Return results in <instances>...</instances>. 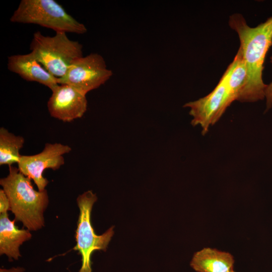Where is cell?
<instances>
[{
    "label": "cell",
    "instance_id": "cell-1",
    "mask_svg": "<svg viewBox=\"0 0 272 272\" xmlns=\"http://www.w3.org/2000/svg\"><path fill=\"white\" fill-rule=\"evenodd\" d=\"M230 27L235 31L247 69V77L238 101L253 102L263 100L267 87L262 80L263 63L272 45V16L255 27L249 26L240 14L230 16Z\"/></svg>",
    "mask_w": 272,
    "mask_h": 272
},
{
    "label": "cell",
    "instance_id": "cell-2",
    "mask_svg": "<svg viewBox=\"0 0 272 272\" xmlns=\"http://www.w3.org/2000/svg\"><path fill=\"white\" fill-rule=\"evenodd\" d=\"M9 167V174L1 179L0 184L9 198L10 211L15 220L29 231L40 229L44 225L43 213L49 202L47 190H35L30 178L18 168Z\"/></svg>",
    "mask_w": 272,
    "mask_h": 272
},
{
    "label": "cell",
    "instance_id": "cell-3",
    "mask_svg": "<svg viewBox=\"0 0 272 272\" xmlns=\"http://www.w3.org/2000/svg\"><path fill=\"white\" fill-rule=\"evenodd\" d=\"M10 20L13 23L33 24L55 32L83 34L86 26L66 12L55 0H21Z\"/></svg>",
    "mask_w": 272,
    "mask_h": 272
},
{
    "label": "cell",
    "instance_id": "cell-4",
    "mask_svg": "<svg viewBox=\"0 0 272 272\" xmlns=\"http://www.w3.org/2000/svg\"><path fill=\"white\" fill-rule=\"evenodd\" d=\"M31 52L53 76L62 77L77 59L83 56V46L71 40L66 33L57 32L53 36L35 32L30 46Z\"/></svg>",
    "mask_w": 272,
    "mask_h": 272
},
{
    "label": "cell",
    "instance_id": "cell-5",
    "mask_svg": "<svg viewBox=\"0 0 272 272\" xmlns=\"http://www.w3.org/2000/svg\"><path fill=\"white\" fill-rule=\"evenodd\" d=\"M97 197L92 190L79 195L77 202L79 215L76 231V245L74 249L81 255L82 264L79 272H92L91 256L96 250L106 251L114 232L112 226L101 235H97L92 227L91 215Z\"/></svg>",
    "mask_w": 272,
    "mask_h": 272
},
{
    "label": "cell",
    "instance_id": "cell-6",
    "mask_svg": "<svg viewBox=\"0 0 272 272\" xmlns=\"http://www.w3.org/2000/svg\"><path fill=\"white\" fill-rule=\"evenodd\" d=\"M235 100L236 97L228 83V73L226 70L215 89L208 95L194 101L186 103L184 106L190 108L189 114L193 117L192 125H200L202 133L205 134L211 125L216 123L226 109Z\"/></svg>",
    "mask_w": 272,
    "mask_h": 272
},
{
    "label": "cell",
    "instance_id": "cell-7",
    "mask_svg": "<svg viewBox=\"0 0 272 272\" xmlns=\"http://www.w3.org/2000/svg\"><path fill=\"white\" fill-rule=\"evenodd\" d=\"M112 76L104 58L94 53L75 60L65 74L57 78V81L58 84L70 85L87 94L104 84Z\"/></svg>",
    "mask_w": 272,
    "mask_h": 272
},
{
    "label": "cell",
    "instance_id": "cell-8",
    "mask_svg": "<svg viewBox=\"0 0 272 272\" xmlns=\"http://www.w3.org/2000/svg\"><path fill=\"white\" fill-rule=\"evenodd\" d=\"M71 148L60 143H46L43 150L33 155H21L18 164L19 171L32 179L38 190L43 191L48 183L43 176L47 169H58L64 163V154L70 153Z\"/></svg>",
    "mask_w": 272,
    "mask_h": 272
},
{
    "label": "cell",
    "instance_id": "cell-9",
    "mask_svg": "<svg viewBox=\"0 0 272 272\" xmlns=\"http://www.w3.org/2000/svg\"><path fill=\"white\" fill-rule=\"evenodd\" d=\"M47 102L51 116L64 122L82 117L87 109L86 94L67 85L58 84Z\"/></svg>",
    "mask_w": 272,
    "mask_h": 272
},
{
    "label": "cell",
    "instance_id": "cell-10",
    "mask_svg": "<svg viewBox=\"0 0 272 272\" xmlns=\"http://www.w3.org/2000/svg\"><path fill=\"white\" fill-rule=\"evenodd\" d=\"M8 69L24 80L43 85L51 91L58 85L57 78L51 74L32 52L8 57Z\"/></svg>",
    "mask_w": 272,
    "mask_h": 272
},
{
    "label": "cell",
    "instance_id": "cell-11",
    "mask_svg": "<svg viewBox=\"0 0 272 272\" xmlns=\"http://www.w3.org/2000/svg\"><path fill=\"white\" fill-rule=\"evenodd\" d=\"M15 221L9 219L8 213L0 214V254L6 255L9 260L19 259L20 246L32 237L29 230L18 228Z\"/></svg>",
    "mask_w": 272,
    "mask_h": 272
},
{
    "label": "cell",
    "instance_id": "cell-12",
    "mask_svg": "<svg viewBox=\"0 0 272 272\" xmlns=\"http://www.w3.org/2000/svg\"><path fill=\"white\" fill-rule=\"evenodd\" d=\"M234 264L230 253L207 247L194 254L190 265L196 272H228L233 270Z\"/></svg>",
    "mask_w": 272,
    "mask_h": 272
},
{
    "label": "cell",
    "instance_id": "cell-13",
    "mask_svg": "<svg viewBox=\"0 0 272 272\" xmlns=\"http://www.w3.org/2000/svg\"><path fill=\"white\" fill-rule=\"evenodd\" d=\"M23 137L16 135L4 127L0 128V165L9 166L18 163L21 156L20 150L24 144Z\"/></svg>",
    "mask_w": 272,
    "mask_h": 272
},
{
    "label": "cell",
    "instance_id": "cell-14",
    "mask_svg": "<svg viewBox=\"0 0 272 272\" xmlns=\"http://www.w3.org/2000/svg\"><path fill=\"white\" fill-rule=\"evenodd\" d=\"M10 210L9 198L3 189H0V214L8 213Z\"/></svg>",
    "mask_w": 272,
    "mask_h": 272
},
{
    "label": "cell",
    "instance_id": "cell-15",
    "mask_svg": "<svg viewBox=\"0 0 272 272\" xmlns=\"http://www.w3.org/2000/svg\"><path fill=\"white\" fill-rule=\"evenodd\" d=\"M271 61L272 63V56ZM265 97L266 100V110H267L272 106V82L268 85H267L265 91Z\"/></svg>",
    "mask_w": 272,
    "mask_h": 272
},
{
    "label": "cell",
    "instance_id": "cell-16",
    "mask_svg": "<svg viewBox=\"0 0 272 272\" xmlns=\"http://www.w3.org/2000/svg\"><path fill=\"white\" fill-rule=\"evenodd\" d=\"M25 269L21 267H12L10 269L1 268L0 272H24Z\"/></svg>",
    "mask_w": 272,
    "mask_h": 272
},
{
    "label": "cell",
    "instance_id": "cell-17",
    "mask_svg": "<svg viewBox=\"0 0 272 272\" xmlns=\"http://www.w3.org/2000/svg\"><path fill=\"white\" fill-rule=\"evenodd\" d=\"M228 272H236V271H234V270H231V271H228Z\"/></svg>",
    "mask_w": 272,
    "mask_h": 272
}]
</instances>
